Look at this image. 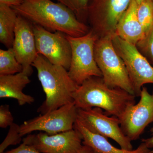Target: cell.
I'll list each match as a JSON object with an SVG mask.
<instances>
[{
    "label": "cell",
    "mask_w": 153,
    "mask_h": 153,
    "mask_svg": "<svg viewBox=\"0 0 153 153\" xmlns=\"http://www.w3.org/2000/svg\"><path fill=\"white\" fill-rule=\"evenodd\" d=\"M12 8L18 15L50 32L79 37L90 30V27L79 21L70 9L52 0H24L21 5Z\"/></svg>",
    "instance_id": "obj_1"
},
{
    "label": "cell",
    "mask_w": 153,
    "mask_h": 153,
    "mask_svg": "<svg viewBox=\"0 0 153 153\" xmlns=\"http://www.w3.org/2000/svg\"><path fill=\"white\" fill-rule=\"evenodd\" d=\"M135 95L120 88H112L102 77L92 76L79 85L73 95L77 109L98 108L109 115L120 118L130 105L136 104Z\"/></svg>",
    "instance_id": "obj_2"
},
{
    "label": "cell",
    "mask_w": 153,
    "mask_h": 153,
    "mask_svg": "<svg viewBox=\"0 0 153 153\" xmlns=\"http://www.w3.org/2000/svg\"><path fill=\"white\" fill-rule=\"evenodd\" d=\"M32 66L37 69L38 79L46 94V99L38 112L41 114L74 102L73 95L79 85L71 79L68 71L50 63L38 54Z\"/></svg>",
    "instance_id": "obj_3"
},
{
    "label": "cell",
    "mask_w": 153,
    "mask_h": 153,
    "mask_svg": "<svg viewBox=\"0 0 153 153\" xmlns=\"http://www.w3.org/2000/svg\"><path fill=\"white\" fill-rule=\"evenodd\" d=\"M112 39L106 36L96 40L94 47L96 62L106 85L121 88L135 95L125 64L115 49Z\"/></svg>",
    "instance_id": "obj_4"
},
{
    "label": "cell",
    "mask_w": 153,
    "mask_h": 153,
    "mask_svg": "<svg viewBox=\"0 0 153 153\" xmlns=\"http://www.w3.org/2000/svg\"><path fill=\"white\" fill-rule=\"evenodd\" d=\"M66 37L71 45V58L68 74L78 85L92 76L102 77L94 55V44L98 38L93 31L85 36Z\"/></svg>",
    "instance_id": "obj_5"
},
{
    "label": "cell",
    "mask_w": 153,
    "mask_h": 153,
    "mask_svg": "<svg viewBox=\"0 0 153 153\" xmlns=\"http://www.w3.org/2000/svg\"><path fill=\"white\" fill-rule=\"evenodd\" d=\"M131 0H91L87 19L90 30L98 38L115 35L117 25Z\"/></svg>",
    "instance_id": "obj_6"
},
{
    "label": "cell",
    "mask_w": 153,
    "mask_h": 153,
    "mask_svg": "<svg viewBox=\"0 0 153 153\" xmlns=\"http://www.w3.org/2000/svg\"><path fill=\"white\" fill-rule=\"evenodd\" d=\"M112 41L115 49L125 64L135 96L140 97L144 84L153 83V66L135 45L116 35Z\"/></svg>",
    "instance_id": "obj_7"
},
{
    "label": "cell",
    "mask_w": 153,
    "mask_h": 153,
    "mask_svg": "<svg viewBox=\"0 0 153 153\" xmlns=\"http://www.w3.org/2000/svg\"><path fill=\"white\" fill-rule=\"evenodd\" d=\"M77 118V108L74 102L26 121L20 126L22 137L35 131L54 134L74 129Z\"/></svg>",
    "instance_id": "obj_8"
},
{
    "label": "cell",
    "mask_w": 153,
    "mask_h": 153,
    "mask_svg": "<svg viewBox=\"0 0 153 153\" xmlns=\"http://www.w3.org/2000/svg\"><path fill=\"white\" fill-rule=\"evenodd\" d=\"M77 118L90 131L107 139H111L121 149L132 150L131 141L124 133L121 128L120 120L116 117H110L101 108H93L77 109Z\"/></svg>",
    "instance_id": "obj_9"
},
{
    "label": "cell",
    "mask_w": 153,
    "mask_h": 153,
    "mask_svg": "<svg viewBox=\"0 0 153 153\" xmlns=\"http://www.w3.org/2000/svg\"><path fill=\"white\" fill-rule=\"evenodd\" d=\"M33 24L38 54L50 63L69 70L71 58V45L66 35L60 32H51Z\"/></svg>",
    "instance_id": "obj_10"
},
{
    "label": "cell",
    "mask_w": 153,
    "mask_h": 153,
    "mask_svg": "<svg viewBox=\"0 0 153 153\" xmlns=\"http://www.w3.org/2000/svg\"><path fill=\"white\" fill-rule=\"evenodd\" d=\"M137 104L128 106L119 118L121 128L131 141L140 137L145 129L153 123V91L150 93L143 86Z\"/></svg>",
    "instance_id": "obj_11"
},
{
    "label": "cell",
    "mask_w": 153,
    "mask_h": 153,
    "mask_svg": "<svg viewBox=\"0 0 153 153\" xmlns=\"http://www.w3.org/2000/svg\"><path fill=\"white\" fill-rule=\"evenodd\" d=\"M22 142L43 153H79L83 146L81 134L74 128L54 134H30Z\"/></svg>",
    "instance_id": "obj_12"
},
{
    "label": "cell",
    "mask_w": 153,
    "mask_h": 153,
    "mask_svg": "<svg viewBox=\"0 0 153 153\" xmlns=\"http://www.w3.org/2000/svg\"><path fill=\"white\" fill-rule=\"evenodd\" d=\"M12 49L23 71L29 76L32 74V65L38 55L33 24L18 15Z\"/></svg>",
    "instance_id": "obj_13"
},
{
    "label": "cell",
    "mask_w": 153,
    "mask_h": 153,
    "mask_svg": "<svg viewBox=\"0 0 153 153\" xmlns=\"http://www.w3.org/2000/svg\"><path fill=\"white\" fill-rule=\"evenodd\" d=\"M74 128L81 134L83 145L90 148L92 153H152L149 146L144 141L134 150H126L115 147L106 138L88 130L77 118L74 123Z\"/></svg>",
    "instance_id": "obj_14"
},
{
    "label": "cell",
    "mask_w": 153,
    "mask_h": 153,
    "mask_svg": "<svg viewBox=\"0 0 153 153\" xmlns=\"http://www.w3.org/2000/svg\"><path fill=\"white\" fill-rule=\"evenodd\" d=\"M137 6L135 0H131L118 22L115 33L123 40L135 46L146 36L138 18Z\"/></svg>",
    "instance_id": "obj_15"
},
{
    "label": "cell",
    "mask_w": 153,
    "mask_h": 153,
    "mask_svg": "<svg viewBox=\"0 0 153 153\" xmlns=\"http://www.w3.org/2000/svg\"><path fill=\"white\" fill-rule=\"evenodd\" d=\"M29 76L22 72L12 75L0 76V98L16 100L19 105L33 103L35 98L23 92L25 88L30 83Z\"/></svg>",
    "instance_id": "obj_16"
},
{
    "label": "cell",
    "mask_w": 153,
    "mask_h": 153,
    "mask_svg": "<svg viewBox=\"0 0 153 153\" xmlns=\"http://www.w3.org/2000/svg\"><path fill=\"white\" fill-rule=\"evenodd\" d=\"M18 16L13 8L0 4V42L8 49L13 43Z\"/></svg>",
    "instance_id": "obj_17"
},
{
    "label": "cell",
    "mask_w": 153,
    "mask_h": 153,
    "mask_svg": "<svg viewBox=\"0 0 153 153\" xmlns=\"http://www.w3.org/2000/svg\"><path fill=\"white\" fill-rule=\"evenodd\" d=\"M23 71V67L17 60L12 48L0 49V76L12 75Z\"/></svg>",
    "instance_id": "obj_18"
},
{
    "label": "cell",
    "mask_w": 153,
    "mask_h": 153,
    "mask_svg": "<svg viewBox=\"0 0 153 153\" xmlns=\"http://www.w3.org/2000/svg\"><path fill=\"white\" fill-rule=\"evenodd\" d=\"M137 15L146 34L153 26V4L152 0H143L138 5Z\"/></svg>",
    "instance_id": "obj_19"
},
{
    "label": "cell",
    "mask_w": 153,
    "mask_h": 153,
    "mask_svg": "<svg viewBox=\"0 0 153 153\" xmlns=\"http://www.w3.org/2000/svg\"><path fill=\"white\" fill-rule=\"evenodd\" d=\"M68 7L80 22L85 23L87 19V8L89 0H56Z\"/></svg>",
    "instance_id": "obj_20"
},
{
    "label": "cell",
    "mask_w": 153,
    "mask_h": 153,
    "mask_svg": "<svg viewBox=\"0 0 153 153\" xmlns=\"http://www.w3.org/2000/svg\"><path fill=\"white\" fill-rule=\"evenodd\" d=\"M135 46L153 66V26L144 38L139 41Z\"/></svg>",
    "instance_id": "obj_21"
},
{
    "label": "cell",
    "mask_w": 153,
    "mask_h": 153,
    "mask_svg": "<svg viewBox=\"0 0 153 153\" xmlns=\"http://www.w3.org/2000/svg\"><path fill=\"white\" fill-rule=\"evenodd\" d=\"M20 134V126L13 123L10 126L7 135L0 145V153H3L5 150L12 145L19 144L23 140Z\"/></svg>",
    "instance_id": "obj_22"
},
{
    "label": "cell",
    "mask_w": 153,
    "mask_h": 153,
    "mask_svg": "<svg viewBox=\"0 0 153 153\" xmlns=\"http://www.w3.org/2000/svg\"><path fill=\"white\" fill-rule=\"evenodd\" d=\"M14 118L8 105L0 106V127L5 128L10 126L13 123Z\"/></svg>",
    "instance_id": "obj_23"
},
{
    "label": "cell",
    "mask_w": 153,
    "mask_h": 153,
    "mask_svg": "<svg viewBox=\"0 0 153 153\" xmlns=\"http://www.w3.org/2000/svg\"><path fill=\"white\" fill-rule=\"evenodd\" d=\"M3 153H43L39 152L29 145L23 143L18 147L11 150L4 152Z\"/></svg>",
    "instance_id": "obj_24"
},
{
    "label": "cell",
    "mask_w": 153,
    "mask_h": 153,
    "mask_svg": "<svg viewBox=\"0 0 153 153\" xmlns=\"http://www.w3.org/2000/svg\"><path fill=\"white\" fill-rule=\"evenodd\" d=\"M24 0H0V4L5 5L13 7L21 5Z\"/></svg>",
    "instance_id": "obj_25"
},
{
    "label": "cell",
    "mask_w": 153,
    "mask_h": 153,
    "mask_svg": "<svg viewBox=\"0 0 153 153\" xmlns=\"http://www.w3.org/2000/svg\"><path fill=\"white\" fill-rule=\"evenodd\" d=\"M151 131L152 132V137L150 138L147 139H143V141H144L145 142L147 143L148 145L150 147H153V127L151 129ZM152 153H153V150L152 151Z\"/></svg>",
    "instance_id": "obj_26"
},
{
    "label": "cell",
    "mask_w": 153,
    "mask_h": 153,
    "mask_svg": "<svg viewBox=\"0 0 153 153\" xmlns=\"http://www.w3.org/2000/svg\"><path fill=\"white\" fill-rule=\"evenodd\" d=\"M79 153H92V151L89 147L83 145Z\"/></svg>",
    "instance_id": "obj_27"
},
{
    "label": "cell",
    "mask_w": 153,
    "mask_h": 153,
    "mask_svg": "<svg viewBox=\"0 0 153 153\" xmlns=\"http://www.w3.org/2000/svg\"><path fill=\"white\" fill-rule=\"evenodd\" d=\"M143 1V0H135V1H136V2L137 3V4L138 5L140 4L141 2Z\"/></svg>",
    "instance_id": "obj_28"
},
{
    "label": "cell",
    "mask_w": 153,
    "mask_h": 153,
    "mask_svg": "<svg viewBox=\"0 0 153 153\" xmlns=\"http://www.w3.org/2000/svg\"><path fill=\"white\" fill-rule=\"evenodd\" d=\"M152 4H153V0H152Z\"/></svg>",
    "instance_id": "obj_29"
}]
</instances>
